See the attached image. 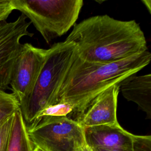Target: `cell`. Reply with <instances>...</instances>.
I'll return each instance as SVG.
<instances>
[{"label": "cell", "instance_id": "3957f363", "mask_svg": "<svg viewBox=\"0 0 151 151\" xmlns=\"http://www.w3.org/2000/svg\"><path fill=\"white\" fill-rule=\"evenodd\" d=\"M75 45L63 41L47 50L44 64L29 94L19 103V110L27 127L38 120L51 103L75 52Z\"/></svg>", "mask_w": 151, "mask_h": 151}, {"label": "cell", "instance_id": "30bf717a", "mask_svg": "<svg viewBox=\"0 0 151 151\" xmlns=\"http://www.w3.org/2000/svg\"><path fill=\"white\" fill-rule=\"evenodd\" d=\"M119 91L128 101L138 105L139 108L151 117V74L130 76L119 84Z\"/></svg>", "mask_w": 151, "mask_h": 151}, {"label": "cell", "instance_id": "e0dca14e", "mask_svg": "<svg viewBox=\"0 0 151 151\" xmlns=\"http://www.w3.org/2000/svg\"><path fill=\"white\" fill-rule=\"evenodd\" d=\"M142 2L144 4L146 8L147 9L149 12L151 13V1L150 0H143Z\"/></svg>", "mask_w": 151, "mask_h": 151}, {"label": "cell", "instance_id": "7a4b0ae2", "mask_svg": "<svg viewBox=\"0 0 151 151\" xmlns=\"http://www.w3.org/2000/svg\"><path fill=\"white\" fill-rule=\"evenodd\" d=\"M76 46L83 60L97 63L119 61L148 50L140 25L107 15L93 16L76 24L65 40Z\"/></svg>", "mask_w": 151, "mask_h": 151}, {"label": "cell", "instance_id": "ba28073f", "mask_svg": "<svg viewBox=\"0 0 151 151\" xmlns=\"http://www.w3.org/2000/svg\"><path fill=\"white\" fill-rule=\"evenodd\" d=\"M119 84L109 87L91 101L77 120L83 127L119 123L117 105Z\"/></svg>", "mask_w": 151, "mask_h": 151}, {"label": "cell", "instance_id": "6da1fadb", "mask_svg": "<svg viewBox=\"0 0 151 151\" xmlns=\"http://www.w3.org/2000/svg\"><path fill=\"white\" fill-rule=\"evenodd\" d=\"M150 58L147 50L119 61L97 63L81 60L75 51L50 106H70L72 111L67 117L77 122L96 96L139 72L149 64Z\"/></svg>", "mask_w": 151, "mask_h": 151}, {"label": "cell", "instance_id": "7c38bea8", "mask_svg": "<svg viewBox=\"0 0 151 151\" xmlns=\"http://www.w3.org/2000/svg\"><path fill=\"white\" fill-rule=\"evenodd\" d=\"M19 109V103L12 93L0 90V124Z\"/></svg>", "mask_w": 151, "mask_h": 151}, {"label": "cell", "instance_id": "4fadbf2b", "mask_svg": "<svg viewBox=\"0 0 151 151\" xmlns=\"http://www.w3.org/2000/svg\"><path fill=\"white\" fill-rule=\"evenodd\" d=\"M71 107L66 104H57L51 106L45 109L39 116L40 119L42 116H68L71 112ZM36 122V121H35Z\"/></svg>", "mask_w": 151, "mask_h": 151}, {"label": "cell", "instance_id": "5b68a950", "mask_svg": "<svg viewBox=\"0 0 151 151\" xmlns=\"http://www.w3.org/2000/svg\"><path fill=\"white\" fill-rule=\"evenodd\" d=\"M27 129L34 145L44 151H77L86 146L84 128L67 116H42Z\"/></svg>", "mask_w": 151, "mask_h": 151}, {"label": "cell", "instance_id": "2e32d148", "mask_svg": "<svg viewBox=\"0 0 151 151\" xmlns=\"http://www.w3.org/2000/svg\"><path fill=\"white\" fill-rule=\"evenodd\" d=\"M14 10L12 0H0V22L6 20Z\"/></svg>", "mask_w": 151, "mask_h": 151}, {"label": "cell", "instance_id": "ac0fdd59", "mask_svg": "<svg viewBox=\"0 0 151 151\" xmlns=\"http://www.w3.org/2000/svg\"><path fill=\"white\" fill-rule=\"evenodd\" d=\"M92 151H131L126 150H119V149H91Z\"/></svg>", "mask_w": 151, "mask_h": 151}, {"label": "cell", "instance_id": "8992f818", "mask_svg": "<svg viewBox=\"0 0 151 151\" xmlns=\"http://www.w3.org/2000/svg\"><path fill=\"white\" fill-rule=\"evenodd\" d=\"M27 17L20 15L12 22H0V90L5 91L9 85L12 68L23 44L20 42L24 36L32 37L28 31L31 24Z\"/></svg>", "mask_w": 151, "mask_h": 151}, {"label": "cell", "instance_id": "52a82bcc", "mask_svg": "<svg viewBox=\"0 0 151 151\" xmlns=\"http://www.w3.org/2000/svg\"><path fill=\"white\" fill-rule=\"evenodd\" d=\"M47 50L23 44L14 65L9 85L12 94L21 102L31 92L46 57Z\"/></svg>", "mask_w": 151, "mask_h": 151}, {"label": "cell", "instance_id": "5bb4252c", "mask_svg": "<svg viewBox=\"0 0 151 151\" xmlns=\"http://www.w3.org/2000/svg\"><path fill=\"white\" fill-rule=\"evenodd\" d=\"M13 115L0 124V151H6Z\"/></svg>", "mask_w": 151, "mask_h": 151}, {"label": "cell", "instance_id": "9a60e30c", "mask_svg": "<svg viewBox=\"0 0 151 151\" xmlns=\"http://www.w3.org/2000/svg\"><path fill=\"white\" fill-rule=\"evenodd\" d=\"M150 136L135 135L133 151H150Z\"/></svg>", "mask_w": 151, "mask_h": 151}, {"label": "cell", "instance_id": "8fae6325", "mask_svg": "<svg viewBox=\"0 0 151 151\" xmlns=\"http://www.w3.org/2000/svg\"><path fill=\"white\" fill-rule=\"evenodd\" d=\"M34 147L19 109L13 115L6 151H34Z\"/></svg>", "mask_w": 151, "mask_h": 151}, {"label": "cell", "instance_id": "277c9868", "mask_svg": "<svg viewBox=\"0 0 151 151\" xmlns=\"http://www.w3.org/2000/svg\"><path fill=\"white\" fill-rule=\"evenodd\" d=\"M14 10L30 19L49 44L66 32L76 23L83 0H12Z\"/></svg>", "mask_w": 151, "mask_h": 151}, {"label": "cell", "instance_id": "9c48e42d", "mask_svg": "<svg viewBox=\"0 0 151 151\" xmlns=\"http://www.w3.org/2000/svg\"><path fill=\"white\" fill-rule=\"evenodd\" d=\"M84 128L86 145L91 149H119L133 151L135 135L119 123Z\"/></svg>", "mask_w": 151, "mask_h": 151}, {"label": "cell", "instance_id": "ffe728a7", "mask_svg": "<svg viewBox=\"0 0 151 151\" xmlns=\"http://www.w3.org/2000/svg\"><path fill=\"white\" fill-rule=\"evenodd\" d=\"M34 151H44V150H42V149H40V148H38V147H35V146Z\"/></svg>", "mask_w": 151, "mask_h": 151}, {"label": "cell", "instance_id": "d6986e66", "mask_svg": "<svg viewBox=\"0 0 151 151\" xmlns=\"http://www.w3.org/2000/svg\"><path fill=\"white\" fill-rule=\"evenodd\" d=\"M77 151H92L88 147H87L86 145L80 148Z\"/></svg>", "mask_w": 151, "mask_h": 151}]
</instances>
